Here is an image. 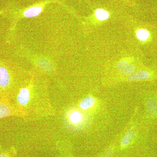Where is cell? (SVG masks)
<instances>
[{
  "mask_svg": "<svg viewBox=\"0 0 157 157\" xmlns=\"http://www.w3.org/2000/svg\"><path fill=\"white\" fill-rule=\"evenodd\" d=\"M135 134V131L134 129H131L129 130L122 139L121 142V146L125 147L130 144L134 139Z\"/></svg>",
  "mask_w": 157,
  "mask_h": 157,
  "instance_id": "obj_9",
  "label": "cell"
},
{
  "mask_svg": "<svg viewBox=\"0 0 157 157\" xmlns=\"http://www.w3.org/2000/svg\"><path fill=\"white\" fill-rule=\"evenodd\" d=\"M11 101L22 118L28 121L37 120L55 113L49 98L48 79L37 71H31L30 77Z\"/></svg>",
  "mask_w": 157,
  "mask_h": 157,
  "instance_id": "obj_1",
  "label": "cell"
},
{
  "mask_svg": "<svg viewBox=\"0 0 157 157\" xmlns=\"http://www.w3.org/2000/svg\"><path fill=\"white\" fill-rule=\"evenodd\" d=\"M68 118L71 123L77 124L80 123L82 121L83 116L81 113L79 111L74 110L69 113Z\"/></svg>",
  "mask_w": 157,
  "mask_h": 157,
  "instance_id": "obj_8",
  "label": "cell"
},
{
  "mask_svg": "<svg viewBox=\"0 0 157 157\" xmlns=\"http://www.w3.org/2000/svg\"><path fill=\"white\" fill-rule=\"evenodd\" d=\"M136 35L138 40L142 42H144L148 39L150 34L147 30L140 29L137 30L136 33Z\"/></svg>",
  "mask_w": 157,
  "mask_h": 157,
  "instance_id": "obj_12",
  "label": "cell"
},
{
  "mask_svg": "<svg viewBox=\"0 0 157 157\" xmlns=\"http://www.w3.org/2000/svg\"><path fill=\"white\" fill-rule=\"evenodd\" d=\"M113 150L112 148L108 149L102 157H112Z\"/></svg>",
  "mask_w": 157,
  "mask_h": 157,
  "instance_id": "obj_14",
  "label": "cell"
},
{
  "mask_svg": "<svg viewBox=\"0 0 157 157\" xmlns=\"http://www.w3.org/2000/svg\"><path fill=\"white\" fill-rule=\"evenodd\" d=\"M14 154V148L11 147L6 150L0 147V157H12Z\"/></svg>",
  "mask_w": 157,
  "mask_h": 157,
  "instance_id": "obj_13",
  "label": "cell"
},
{
  "mask_svg": "<svg viewBox=\"0 0 157 157\" xmlns=\"http://www.w3.org/2000/svg\"><path fill=\"white\" fill-rule=\"evenodd\" d=\"M95 16L98 20L104 21L109 18V14L108 11L104 9H98L95 12Z\"/></svg>",
  "mask_w": 157,
  "mask_h": 157,
  "instance_id": "obj_11",
  "label": "cell"
},
{
  "mask_svg": "<svg viewBox=\"0 0 157 157\" xmlns=\"http://www.w3.org/2000/svg\"><path fill=\"white\" fill-rule=\"evenodd\" d=\"M15 116L22 118V115L12 101L0 98V119L8 117Z\"/></svg>",
  "mask_w": 157,
  "mask_h": 157,
  "instance_id": "obj_3",
  "label": "cell"
},
{
  "mask_svg": "<svg viewBox=\"0 0 157 157\" xmlns=\"http://www.w3.org/2000/svg\"><path fill=\"white\" fill-rule=\"evenodd\" d=\"M119 71L122 74H132L135 71V68L132 64L126 60L121 61L117 64Z\"/></svg>",
  "mask_w": 157,
  "mask_h": 157,
  "instance_id": "obj_5",
  "label": "cell"
},
{
  "mask_svg": "<svg viewBox=\"0 0 157 157\" xmlns=\"http://www.w3.org/2000/svg\"><path fill=\"white\" fill-rule=\"evenodd\" d=\"M95 100L94 98L92 96H88L83 98L79 103V107L83 110L89 109L94 106Z\"/></svg>",
  "mask_w": 157,
  "mask_h": 157,
  "instance_id": "obj_7",
  "label": "cell"
},
{
  "mask_svg": "<svg viewBox=\"0 0 157 157\" xmlns=\"http://www.w3.org/2000/svg\"><path fill=\"white\" fill-rule=\"evenodd\" d=\"M149 73L146 70H140L132 73L128 76V79L130 81H137L147 79L150 77Z\"/></svg>",
  "mask_w": 157,
  "mask_h": 157,
  "instance_id": "obj_6",
  "label": "cell"
},
{
  "mask_svg": "<svg viewBox=\"0 0 157 157\" xmlns=\"http://www.w3.org/2000/svg\"><path fill=\"white\" fill-rule=\"evenodd\" d=\"M43 7L42 6L36 5L32 6L26 9L23 11L20 17H33L38 16L42 12Z\"/></svg>",
  "mask_w": 157,
  "mask_h": 157,
  "instance_id": "obj_4",
  "label": "cell"
},
{
  "mask_svg": "<svg viewBox=\"0 0 157 157\" xmlns=\"http://www.w3.org/2000/svg\"><path fill=\"white\" fill-rule=\"evenodd\" d=\"M147 110L150 114L155 115L157 113V104L152 99H149L147 101Z\"/></svg>",
  "mask_w": 157,
  "mask_h": 157,
  "instance_id": "obj_10",
  "label": "cell"
},
{
  "mask_svg": "<svg viewBox=\"0 0 157 157\" xmlns=\"http://www.w3.org/2000/svg\"><path fill=\"white\" fill-rule=\"evenodd\" d=\"M31 73L11 60L0 57V98L11 101Z\"/></svg>",
  "mask_w": 157,
  "mask_h": 157,
  "instance_id": "obj_2",
  "label": "cell"
}]
</instances>
